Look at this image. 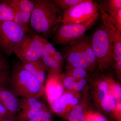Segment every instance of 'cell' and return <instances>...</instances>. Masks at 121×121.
Masks as SVG:
<instances>
[{"mask_svg": "<svg viewBox=\"0 0 121 121\" xmlns=\"http://www.w3.org/2000/svg\"><path fill=\"white\" fill-rule=\"evenodd\" d=\"M44 92L52 109L64 93L60 75H49L44 86Z\"/></svg>", "mask_w": 121, "mask_h": 121, "instance_id": "cell-8", "label": "cell"}, {"mask_svg": "<svg viewBox=\"0 0 121 121\" xmlns=\"http://www.w3.org/2000/svg\"><path fill=\"white\" fill-rule=\"evenodd\" d=\"M100 17L99 12L84 23L63 24L54 35V43L56 45L66 46L75 43L84 36L85 33L96 23Z\"/></svg>", "mask_w": 121, "mask_h": 121, "instance_id": "cell-5", "label": "cell"}, {"mask_svg": "<svg viewBox=\"0 0 121 121\" xmlns=\"http://www.w3.org/2000/svg\"><path fill=\"white\" fill-rule=\"evenodd\" d=\"M98 7L101 22L94 33L91 43L97 59L98 67L104 71L112 65L114 60L113 36L117 29L111 22L101 3L98 4Z\"/></svg>", "mask_w": 121, "mask_h": 121, "instance_id": "cell-1", "label": "cell"}, {"mask_svg": "<svg viewBox=\"0 0 121 121\" xmlns=\"http://www.w3.org/2000/svg\"><path fill=\"white\" fill-rule=\"evenodd\" d=\"M0 121H2V119H1V118H0Z\"/></svg>", "mask_w": 121, "mask_h": 121, "instance_id": "cell-41", "label": "cell"}, {"mask_svg": "<svg viewBox=\"0 0 121 121\" xmlns=\"http://www.w3.org/2000/svg\"><path fill=\"white\" fill-rule=\"evenodd\" d=\"M28 32L14 21H0V52L7 58L11 56L17 44Z\"/></svg>", "mask_w": 121, "mask_h": 121, "instance_id": "cell-6", "label": "cell"}, {"mask_svg": "<svg viewBox=\"0 0 121 121\" xmlns=\"http://www.w3.org/2000/svg\"><path fill=\"white\" fill-rule=\"evenodd\" d=\"M105 93L103 91L99 89L96 93V98L99 101L101 102L103 99L105 95Z\"/></svg>", "mask_w": 121, "mask_h": 121, "instance_id": "cell-39", "label": "cell"}, {"mask_svg": "<svg viewBox=\"0 0 121 121\" xmlns=\"http://www.w3.org/2000/svg\"><path fill=\"white\" fill-rule=\"evenodd\" d=\"M38 99L33 97L21 98L20 99V111L31 108L39 101Z\"/></svg>", "mask_w": 121, "mask_h": 121, "instance_id": "cell-25", "label": "cell"}, {"mask_svg": "<svg viewBox=\"0 0 121 121\" xmlns=\"http://www.w3.org/2000/svg\"><path fill=\"white\" fill-rule=\"evenodd\" d=\"M13 17L12 9L0 2V21H13Z\"/></svg>", "mask_w": 121, "mask_h": 121, "instance_id": "cell-22", "label": "cell"}, {"mask_svg": "<svg viewBox=\"0 0 121 121\" xmlns=\"http://www.w3.org/2000/svg\"><path fill=\"white\" fill-rule=\"evenodd\" d=\"M109 17L117 30L121 33V9L109 15Z\"/></svg>", "mask_w": 121, "mask_h": 121, "instance_id": "cell-28", "label": "cell"}, {"mask_svg": "<svg viewBox=\"0 0 121 121\" xmlns=\"http://www.w3.org/2000/svg\"><path fill=\"white\" fill-rule=\"evenodd\" d=\"M69 69V75L78 80L85 78L87 75L86 70L80 68H71Z\"/></svg>", "mask_w": 121, "mask_h": 121, "instance_id": "cell-27", "label": "cell"}, {"mask_svg": "<svg viewBox=\"0 0 121 121\" xmlns=\"http://www.w3.org/2000/svg\"><path fill=\"white\" fill-rule=\"evenodd\" d=\"M47 39L32 30L26 33L14 48V52L21 62H31L41 59Z\"/></svg>", "mask_w": 121, "mask_h": 121, "instance_id": "cell-4", "label": "cell"}, {"mask_svg": "<svg viewBox=\"0 0 121 121\" xmlns=\"http://www.w3.org/2000/svg\"><path fill=\"white\" fill-rule=\"evenodd\" d=\"M11 68L8 59L0 52V71H11Z\"/></svg>", "mask_w": 121, "mask_h": 121, "instance_id": "cell-31", "label": "cell"}, {"mask_svg": "<svg viewBox=\"0 0 121 121\" xmlns=\"http://www.w3.org/2000/svg\"><path fill=\"white\" fill-rule=\"evenodd\" d=\"M79 98L78 97H74L71 103L70 106H75L77 105L78 103L79 102Z\"/></svg>", "mask_w": 121, "mask_h": 121, "instance_id": "cell-40", "label": "cell"}, {"mask_svg": "<svg viewBox=\"0 0 121 121\" xmlns=\"http://www.w3.org/2000/svg\"><path fill=\"white\" fill-rule=\"evenodd\" d=\"M86 117L82 106L78 105L74 107L66 118L68 121H85Z\"/></svg>", "mask_w": 121, "mask_h": 121, "instance_id": "cell-19", "label": "cell"}, {"mask_svg": "<svg viewBox=\"0 0 121 121\" xmlns=\"http://www.w3.org/2000/svg\"><path fill=\"white\" fill-rule=\"evenodd\" d=\"M99 12L97 3L91 0H83L64 11L60 23L66 24L84 23Z\"/></svg>", "mask_w": 121, "mask_h": 121, "instance_id": "cell-7", "label": "cell"}, {"mask_svg": "<svg viewBox=\"0 0 121 121\" xmlns=\"http://www.w3.org/2000/svg\"><path fill=\"white\" fill-rule=\"evenodd\" d=\"M110 86V93L114 98L117 102H121V88L120 85L112 80H108Z\"/></svg>", "mask_w": 121, "mask_h": 121, "instance_id": "cell-24", "label": "cell"}, {"mask_svg": "<svg viewBox=\"0 0 121 121\" xmlns=\"http://www.w3.org/2000/svg\"><path fill=\"white\" fill-rule=\"evenodd\" d=\"M113 51L115 61V67L117 73L121 71V33L116 30L113 36Z\"/></svg>", "mask_w": 121, "mask_h": 121, "instance_id": "cell-13", "label": "cell"}, {"mask_svg": "<svg viewBox=\"0 0 121 121\" xmlns=\"http://www.w3.org/2000/svg\"><path fill=\"white\" fill-rule=\"evenodd\" d=\"M12 9L13 13V21L27 32L31 31V29L30 28L29 24L31 13L17 9Z\"/></svg>", "mask_w": 121, "mask_h": 121, "instance_id": "cell-14", "label": "cell"}, {"mask_svg": "<svg viewBox=\"0 0 121 121\" xmlns=\"http://www.w3.org/2000/svg\"><path fill=\"white\" fill-rule=\"evenodd\" d=\"M29 121H52V116L51 113L46 108Z\"/></svg>", "mask_w": 121, "mask_h": 121, "instance_id": "cell-29", "label": "cell"}, {"mask_svg": "<svg viewBox=\"0 0 121 121\" xmlns=\"http://www.w3.org/2000/svg\"><path fill=\"white\" fill-rule=\"evenodd\" d=\"M46 107L41 102L38 101L31 108L23 111H21L18 114L19 121H29L35 117Z\"/></svg>", "mask_w": 121, "mask_h": 121, "instance_id": "cell-17", "label": "cell"}, {"mask_svg": "<svg viewBox=\"0 0 121 121\" xmlns=\"http://www.w3.org/2000/svg\"><path fill=\"white\" fill-rule=\"evenodd\" d=\"M56 51V49L54 47V45L48 40L44 45L41 59L45 56L52 57L53 54Z\"/></svg>", "mask_w": 121, "mask_h": 121, "instance_id": "cell-30", "label": "cell"}, {"mask_svg": "<svg viewBox=\"0 0 121 121\" xmlns=\"http://www.w3.org/2000/svg\"><path fill=\"white\" fill-rule=\"evenodd\" d=\"M74 96L69 92L64 93L59 101L52 109V111L61 117H64L66 113L68 105H70Z\"/></svg>", "mask_w": 121, "mask_h": 121, "instance_id": "cell-15", "label": "cell"}, {"mask_svg": "<svg viewBox=\"0 0 121 121\" xmlns=\"http://www.w3.org/2000/svg\"><path fill=\"white\" fill-rule=\"evenodd\" d=\"M22 67L33 75L40 82L44 84L45 79V68L42 60L20 62Z\"/></svg>", "mask_w": 121, "mask_h": 121, "instance_id": "cell-12", "label": "cell"}, {"mask_svg": "<svg viewBox=\"0 0 121 121\" xmlns=\"http://www.w3.org/2000/svg\"><path fill=\"white\" fill-rule=\"evenodd\" d=\"M41 60L45 69H47L49 72L50 75H60L62 66L57 60L50 56L43 57Z\"/></svg>", "mask_w": 121, "mask_h": 121, "instance_id": "cell-18", "label": "cell"}, {"mask_svg": "<svg viewBox=\"0 0 121 121\" xmlns=\"http://www.w3.org/2000/svg\"><path fill=\"white\" fill-rule=\"evenodd\" d=\"M85 121H107L105 118L99 113L90 112L86 114Z\"/></svg>", "mask_w": 121, "mask_h": 121, "instance_id": "cell-32", "label": "cell"}, {"mask_svg": "<svg viewBox=\"0 0 121 121\" xmlns=\"http://www.w3.org/2000/svg\"><path fill=\"white\" fill-rule=\"evenodd\" d=\"M54 3L58 7L60 11L63 12L82 2L83 0H54Z\"/></svg>", "mask_w": 121, "mask_h": 121, "instance_id": "cell-23", "label": "cell"}, {"mask_svg": "<svg viewBox=\"0 0 121 121\" xmlns=\"http://www.w3.org/2000/svg\"><path fill=\"white\" fill-rule=\"evenodd\" d=\"M52 58L57 60L60 64V65L62 66L63 62L64 59L63 54H61L59 52L56 51L53 54Z\"/></svg>", "mask_w": 121, "mask_h": 121, "instance_id": "cell-36", "label": "cell"}, {"mask_svg": "<svg viewBox=\"0 0 121 121\" xmlns=\"http://www.w3.org/2000/svg\"><path fill=\"white\" fill-rule=\"evenodd\" d=\"M31 13L30 27L36 33L47 39L55 35L60 26L61 11L50 0H35Z\"/></svg>", "mask_w": 121, "mask_h": 121, "instance_id": "cell-2", "label": "cell"}, {"mask_svg": "<svg viewBox=\"0 0 121 121\" xmlns=\"http://www.w3.org/2000/svg\"><path fill=\"white\" fill-rule=\"evenodd\" d=\"M10 115H12L7 111L4 107L0 103V118L4 117Z\"/></svg>", "mask_w": 121, "mask_h": 121, "instance_id": "cell-37", "label": "cell"}, {"mask_svg": "<svg viewBox=\"0 0 121 121\" xmlns=\"http://www.w3.org/2000/svg\"><path fill=\"white\" fill-rule=\"evenodd\" d=\"M0 2L12 8L31 13L35 4V0H0Z\"/></svg>", "mask_w": 121, "mask_h": 121, "instance_id": "cell-16", "label": "cell"}, {"mask_svg": "<svg viewBox=\"0 0 121 121\" xmlns=\"http://www.w3.org/2000/svg\"><path fill=\"white\" fill-rule=\"evenodd\" d=\"M98 89L103 91L105 94L110 92V86L109 81H102L99 82L98 85Z\"/></svg>", "mask_w": 121, "mask_h": 121, "instance_id": "cell-34", "label": "cell"}, {"mask_svg": "<svg viewBox=\"0 0 121 121\" xmlns=\"http://www.w3.org/2000/svg\"><path fill=\"white\" fill-rule=\"evenodd\" d=\"M1 118L3 121H19L18 114L15 115H9L7 117Z\"/></svg>", "mask_w": 121, "mask_h": 121, "instance_id": "cell-38", "label": "cell"}, {"mask_svg": "<svg viewBox=\"0 0 121 121\" xmlns=\"http://www.w3.org/2000/svg\"><path fill=\"white\" fill-rule=\"evenodd\" d=\"M101 1L104 10L109 15L121 9V0H104Z\"/></svg>", "mask_w": 121, "mask_h": 121, "instance_id": "cell-20", "label": "cell"}, {"mask_svg": "<svg viewBox=\"0 0 121 121\" xmlns=\"http://www.w3.org/2000/svg\"><path fill=\"white\" fill-rule=\"evenodd\" d=\"M11 71H0V89H9Z\"/></svg>", "mask_w": 121, "mask_h": 121, "instance_id": "cell-26", "label": "cell"}, {"mask_svg": "<svg viewBox=\"0 0 121 121\" xmlns=\"http://www.w3.org/2000/svg\"><path fill=\"white\" fill-rule=\"evenodd\" d=\"M9 89L17 97L39 98L44 92V84L17 62L11 66Z\"/></svg>", "mask_w": 121, "mask_h": 121, "instance_id": "cell-3", "label": "cell"}, {"mask_svg": "<svg viewBox=\"0 0 121 121\" xmlns=\"http://www.w3.org/2000/svg\"><path fill=\"white\" fill-rule=\"evenodd\" d=\"M63 56L67 61L68 68H80L86 70L93 71L85 60L76 43L66 46L63 49Z\"/></svg>", "mask_w": 121, "mask_h": 121, "instance_id": "cell-9", "label": "cell"}, {"mask_svg": "<svg viewBox=\"0 0 121 121\" xmlns=\"http://www.w3.org/2000/svg\"><path fill=\"white\" fill-rule=\"evenodd\" d=\"M86 83V80L84 78L78 80L77 82L76 81L73 89L76 91L82 90Z\"/></svg>", "mask_w": 121, "mask_h": 121, "instance_id": "cell-35", "label": "cell"}, {"mask_svg": "<svg viewBox=\"0 0 121 121\" xmlns=\"http://www.w3.org/2000/svg\"><path fill=\"white\" fill-rule=\"evenodd\" d=\"M0 103L12 115L20 111V99L9 89H0Z\"/></svg>", "mask_w": 121, "mask_h": 121, "instance_id": "cell-10", "label": "cell"}, {"mask_svg": "<svg viewBox=\"0 0 121 121\" xmlns=\"http://www.w3.org/2000/svg\"><path fill=\"white\" fill-rule=\"evenodd\" d=\"M76 81V80L71 76L68 75L61 82L64 87L68 90H71L73 89Z\"/></svg>", "mask_w": 121, "mask_h": 121, "instance_id": "cell-33", "label": "cell"}, {"mask_svg": "<svg viewBox=\"0 0 121 121\" xmlns=\"http://www.w3.org/2000/svg\"><path fill=\"white\" fill-rule=\"evenodd\" d=\"M75 43L82 53L85 60L93 70L98 67L96 56L89 39L84 36Z\"/></svg>", "mask_w": 121, "mask_h": 121, "instance_id": "cell-11", "label": "cell"}, {"mask_svg": "<svg viewBox=\"0 0 121 121\" xmlns=\"http://www.w3.org/2000/svg\"><path fill=\"white\" fill-rule=\"evenodd\" d=\"M101 103L102 108L103 110L108 112L114 110L117 103L116 100L110 92L106 94Z\"/></svg>", "mask_w": 121, "mask_h": 121, "instance_id": "cell-21", "label": "cell"}]
</instances>
